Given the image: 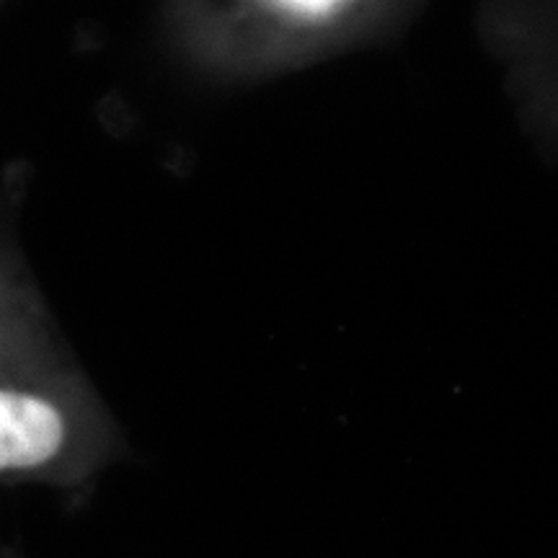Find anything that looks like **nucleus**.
I'll use <instances>...</instances> for the list:
<instances>
[{
	"label": "nucleus",
	"instance_id": "1",
	"mask_svg": "<svg viewBox=\"0 0 558 558\" xmlns=\"http://www.w3.org/2000/svg\"><path fill=\"white\" fill-rule=\"evenodd\" d=\"M292 5H300V9H326V5H331L333 0H288Z\"/></svg>",
	"mask_w": 558,
	"mask_h": 558
},
{
	"label": "nucleus",
	"instance_id": "2",
	"mask_svg": "<svg viewBox=\"0 0 558 558\" xmlns=\"http://www.w3.org/2000/svg\"><path fill=\"white\" fill-rule=\"evenodd\" d=\"M0 558H26V556L13 546H0Z\"/></svg>",
	"mask_w": 558,
	"mask_h": 558
}]
</instances>
